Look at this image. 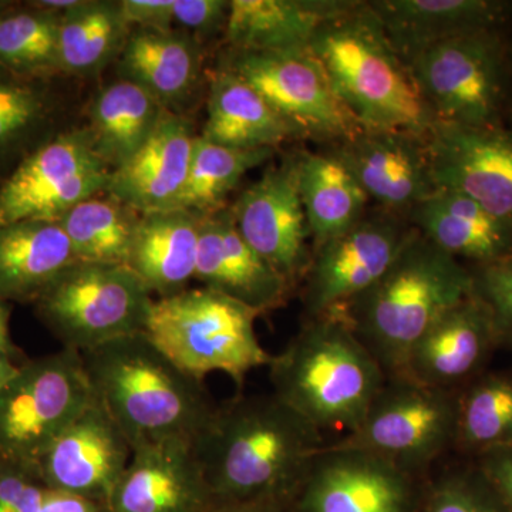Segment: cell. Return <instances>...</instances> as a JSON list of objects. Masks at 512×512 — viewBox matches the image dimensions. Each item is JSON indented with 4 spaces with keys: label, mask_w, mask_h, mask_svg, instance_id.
Segmentation results:
<instances>
[{
    "label": "cell",
    "mask_w": 512,
    "mask_h": 512,
    "mask_svg": "<svg viewBox=\"0 0 512 512\" xmlns=\"http://www.w3.org/2000/svg\"><path fill=\"white\" fill-rule=\"evenodd\" d=\"M474 293L473 272L416 228L390 268L342 311L387 379L402 377L410 350L448 309Z\"/></svg>",
    "instance_id": "3"
},
{
    "label": "cell",
    "mask_w": 512,
    "mask_h": 512,
    "mask_svg": "<svg viewBox=\"0 0 512 512\" xmlns=\"http://www.w3.org/2000/svg\"><path fill=\"white\" fill-rule=\"evenodd\" d=\"M500 346L490 312L473 293L443 313L417 340L402 377L458 392L483 375L485 365Z\"/></svg>",
    "instance_id": "18"
},
{
    "label": "cell",
    "mask_w": 512,
    "mask_h": 512,
    "mask_svg": "<svg viewBox=\"0 0 512 512\" xmlns=\"http://www.w3.org/2000/svg\"><path fill=\"white\" fill-rule=\"evenodd\" d=\"M478 470L512 512V444L473 458Z\"/></svg>",
    "instance_id": "43"
},
{
    "label": "cell",
    "mask_w": 512,
    "mask_h": 512,
    "mask_svg": "<svg viewBox=\"0 0 512 512\" xmlns=\"http://www.w3.org/2000/svg\"><path fill=\"white\" fill-rule=\"evenodd\" d=\"M201 136L221 146L245 150H275L285 141L305 137L298 127L272 109L254 87L225 69L212 76L207 123Z\"/></svg>",
    "instance_id": "28"
},
{
    "label": "cell",
    "mask_w": 512,
    "mask_h": 512,
    "mask_svg": "<svg viewBox=\"0 0 512 512\" xmlns=\"http://www.w3.org/2000/svg\"><path fill=\"white\" fill-rule=\"evenodd\" d=\"M424 480L375 454L326 441L292 504L296 512H417Z\"/></svg>",
    "instance_id": "14"
},
{
    "label": "cell",
    "mask_w": 512,
    "mask_h": 512,
    "mask_svg": "<svg viewBox=\"0 0 512 512\" xmlns=\"http://www.w3.org/2000/svg\"><path fill=\"white\" fill-rule=\"evenodd\" d=\"M76 262L59 222L20 221L0 227V301L35 303Z\"/></svg>",
    "instance_id": "27"
},
{
    "label": "cell",
    "mask_w": 512,
    "mask_h": 512,
    "mask_svg": "<svg viewBox=\"0 0 512 512\" xmlns=\"http://www.w3.org/2000/svg\"><path fill=\"white\" fill-rule=\"evenodd\" d=\"M156 97L120 79L97 94L87 128L94 151L111 171L127 163L146 143L164 113Z\"/></svg>",
    "instance_id": "31"
},
{
    "label": "cell",
    "mask_w": 512,
    "mask_h": 512,
    "mask_svg": "<svg viewBox=\"0 0 512 512\" xmlns=\"http://www.w3.org/2000/svg\"><path fill=\"white\" fill-rule=\"evenodd\" d=\"M195 137L184 117L164 110L146 143L111 171L104 192L138 215L173 211L190 171Z\"/></svg>",
    "instance_id": "22"
},
{
    "label": "cell",
    "mask_w": 512,
    "mask_h": 512,
    "mask_svg": "<svg viewBox=\"0 0 512 512\" xmlns=\"http://www.w3.org/2000/svg\"><path fill=\"white\" fill-rule=\"evenodd\" d=\"M274 396L326 437L355 431L386 383L382 366L338 313L305 319L268 365Z\"/></svg>",
    "instance_id": "4"
},
{
    "label": "cell",
    "mask_w": 512,
    "mask_h": 512,
    "mask_svg": "<svg viewBox=\"0 0 512 512\" xmlns=\"http://www.w3.org/2000/svg\"><path fill=\"white\" fill-rule=\"evenodd\" d=\"M512 134V133H511Z\"/></svg>",
    "instance_id": "49"
},
{
    "label": "cell",
    "mask_w": 512,
    "mask_h": 512,
    "mask_svg": "<svg viewBox=\"0 0 512 512\" xmlns=\"http://www.w3.org/2000/svg\"><path fill=\"white\" fill-rule=\"evenodd\" d=\"M22 363L15 357L0 350V393L8 387V384L18 375Z\"/></svg>",
    "instance_id": "47"
},
{
    "label": "cell",
    "mask_w": 512,
    "mask_h": 512,
    "mask_svg": "<svg viewBox=\"0 0 512 512\" xmlns=\"http://www.w3.org/2000/svg\"><path fill=\"white\" fill-rule=\"evenodd\" d=\"M133 456V447L97 400L46 448L37 473L49 490L106 505Z\"/></svg>",
    "instance_id": "17"
},
{
    "label": "cell",
    "mask_w": 512,
    "mask_h": 512,
    "mask_svg": "<svg viewBox=\"0 0 512 512\" xmlns=\"http://www.w3.org/2000/svg\"><path fill=\"white\" fill-rule=\"evenodd\" d=\"M210 488L191 441L168 440L133 450L107 512H214Z\"/></svg>",
    "instance_id": "19"
},
{
    "label": "cell",
    "mask_w": 512,
    "mask_h": 512,
    "mask_svg": "<svg viewBox=\"0 0 512 512\" xmlns=\"http://www.w3.org/2000/svg\"><path fill=\"white\" fill-rule=\"evenodd\" d=\"M457 406L458 392L392 377L359 427L328 443L375 454L404 473L426 478L454 451Z\"/></svg>",
    "instance_id": "8"
},
{
    "label": "cell",
    "mask_w": 512,
    "mask_h": 512,
    "mask_svg": "<svg viewBox=\"0 0 512 512\" xmlns=\"http://www.w3.org/2000/svg\"><path fill=\"white\" fill-rule=\"evenodd\" d=\"M241 237L293 289L302 284L313 251L298 184V157L265 171L231 207Z\"/></svg>",
    "instance_id": "15"
},
{
    "label": "cell",
    "mask_w": 512,
    "mask_h": 512,
    "mask_svg": "<svg viewBox=\"0 0 512 512\" xmlns=\"http://www.w3.org/2000/svg\"><path fill=\"white\" fill-rule=\"evenodd\" d=\"M214 512H296L292 503L235 505L217 508Z\"/></svg>",
    "instance_id": "46"
},
{
    "label": "cell",
    "mask_w": 512,
    "mask_h": 512,
    "mask_svg": "<svg viewBox=\"0 0 512 512\" xmlns=\"http://www.w3.org/2000/svg\"><path fill=\"white\" fill-rule=\"evenodd\" d=\"M437 188L461 192L512 228V134L437 123L426 138Z\"/></svg>",
    "instance_id": "16"
},
{
    "label": "cell",
    "mask_w": 512,
    "mask_h": 512,
    "mask_svg": "<svg viewBox=\"0 0 512 512\" xmlns=\"http://www.w3.org/2000/svg\"><path fill=\"white\" fill-rule=\"evenodd\" d=\"M200 215L173 210L140 215L127 268L157 298L188 289L197 266Z\"/></svg>",
    "instance_id": "26"
},
{
    "label": "cell",
    "mask_w": 512,
    "mask_h": 512,
    "mask_svg": "<svg viewBox=\"0 0 512 512\" xmlns=\"http://www.w3.org/2000/svg\"><path fill=\"white\" fill-rule=\"evenodd\" d=\"M153 301L127 266L76 261L33 306L64 349L86 353L144 333Z\"/></svg>",
    "instance_id": "7"
},
{
    "label": "cell",
    "mask_w": 512,
    "mask_h": 512,
    "mask_svg": "<svg viewBox=\"0 0 512 512\" xmlns=\"http://www.w3.org/2000/svg\"><path fill=\"white\" fill-rule=\"evenodd\" d=\"M407 67L439 123L498 126L504 56L494 30L443 40Z\"/></svg>",
    "instance_id": "10"
},
{
    "label": "cell",
    "mask_w": 512,
    "mask_h": 512,
    "mask_svg": "<svg viewBox=\"0 0 512 512\" xmlns=\"http://www.w3.org/2000/svg\"><path fill=\"white\" fill-rule=\"evenodd\" d=\"M131 30L119 2L79 0L60 15L59 74L100 72L123 52Z\"/></svg>",
    "instance_id": "32"
},
{
    "label": "cell",
    "mask_w": 512,
    "mask_h": 512,
    "mask_svg": "<svg viewBox=\"0 0 512 512\" xmlns=\"http://www.w3.org/2000/svg\"><path fill=\"white\" fill-rule=\"evenodd\" d=\"M55 117L50 80L26 79L0 67V183L55 134Z\"/></svg>",
    "instance_id": "33"
},
{
    "label": "cell",
    "mask_w": 512,
    "mask_h": 512,
    "mask_svg": "<svg viewBox=\"0 0 512 512\" xmlns=\"http://www.w3.org/2000/svg\"><path fill=\"white\" fill-rule=\"evenodd\" d=\"M140 215L116 198H87L60 218L76 261L127 265L131 242Z\"/></svg>",
    "instance_id": "37"
},
{
    "label": "cell",
    "mask_w": 512,
    "mask_h": 512,
    "mask_svg": "<svg viewBox=\"0 0 512 512\" xmlns=\"http://www.w3.org/2000/svg\"><path fill=\"white\" fill-rule=\"evenodd\" d=\"M274 148H232L195 137L190 171L174 210L205 215L225 208L229 192L237 187L245 174L268 163Z\"/></svg>",
    "instance_id": "35"
},
{
    "label": "cell",
    "mask_w": 512,
    "mask_h": 512,
    "mask_svg": "<svg viewBox=\"0 0 512 512\" xmlns=\"http://www.w3.org/2000/svg\"><path fill=\"white\" fill-rule=\"evenodd\" d=\"M417 512H511L473 461L424 480Z\"/></svg>",
    "instance_id": "38"
},
{
    "label": "cell",
    "mask_w": 512,
    "mask_h": 512,
    "mask_svg": "<svg viewBox=\"0 0 512 512\" xmlns=\"http://www.w3.org/2000/svg\"><path fill=\"white\" fill-rule=\"evenodd\" d=\"M298 184L313 251L365 217L369 197L336 153L298 156Z\"/></svg>",
    "instance_id": "30"
},
{
    "label": "cell",
    "mask_w": 512,
    "mask_h": 512,
    "mask_svg": "<svg viewBox=\"0 0 512 512\" xmlns=\"http://www.w3.org/2000/svg\"><path fill=\"white\" fill-rule=\"evenodd\" d=\"M46 493L36 468L0 457V512H39Z\"/></svg>",
    "instance_id": "40"
},
{
    "label": "cell",
    "mask_w": 512,
    "mask_h": 512,
    "mask_svg": "<svg viewBox=\"0 0 512 512\" xmlns=\"http://www.w3.org/2000/svg\"><path fill=\"white\" fill-rule=\"evenodd\" d=\"M258 316L222 293L188 288L154 299L144 335L194 379L224 373L242 387L248 373L272 360L256 335Z\"/></svg>",
    "instance_id": "6"
},
{
    "label": "cell",
    "mask_w": 512,
    "mask_h": 512,
    "mask_svg": "<svg viewBox=\"0 0 512 512\" xmlns=\"http://www.w3.org/2000/svg\"><path fill=\"white\" fill-rule=\"evenodd\" d=\"M119 69L121 79L143 87L170 110L197 86L200 45L184 32L134 29L120 53Z\"/></svg>",
    "instance_id": "29"
},
{
    "label": "cell",
    "mask_w": 512,
    "mask_h": 512,
    "mask_svg": "<svg viewBox=\"0 0 512 512\" xmlns=\"http://www.w3.org/2000/svg\"><path fill=\"white\" fill-rule=\"evenodd\" d=\"M413 227L448 255L476 266L512 256V228L461 192L437 188L410 211Z\"/></svg>",
    "instance_id": "25"
},
{
    "label": "cell",
    "mask_w": 512,
    "mask_h": 512,
    "mask_svg": "<svg viewBox=\"0 0 512 512\" xmlns=\"http://www.w3.org/2000/svg\"><path fill=\"white\" fill-rule=\"evenodd\" d=\"M227 63L303 136L345 141L363 131L311 50L234 52Z\"/></svg>",
    "instance_id": "12"
},
{
    "label": "cell",
    "mask_w": 512,
    "mask_h": 512,
    "mask_svg": "<svg viewBox=\"0 0 512 512\" xmlns=\"http://www.w3.org/2000/svg\"><path fill=\"white\" fill-rule=\"evenodd\" d=\"M309 50L363 130L426 140L439 123L367 3L323 25Z\"/></svg>",
    "instance_id": "5"
},
{
    "label": "cell",
    "mask_w": 512,
    "mask_h": 512,
    "mask_svg": "<svg viewBox=\"0 0 512 512\" xmlns=\"http://www.w3.org/2000/svg\"><path fill=\"white\" fill-rule=\"evenodd\" d=\"M414 227L393 215L366 218L313 251L302 281L305 319L342 311L379 281L402 251Z\"/></svg>",
    "instance_id": "13"
},
{
    "label": "cell",
    "mask_w": 512,
    "mask_h": 512,
    "mask_svg": "<svg viewBox=\"0 0 512 512\" xmlns=\"http://www.w3.org/2000/svg\"><path fill=\"white\" fill-rule=\"evenodd\" d=\"M350 173L387 210L412 211L437 190L426 140L396 131H360L336 151Z\"/></svg>",
    "instance_id": "21"
},
{
    "label": "cell",
    "mask_w": 512,
    "mask_h": 512,
    "mask_svg": "<svg viewBox=\"0 0 512 512\" xmlns=\"http://www.w3.org/2000/svg\"><path fill=\"white\" fill-rule=\"evenodd\" d=\"M474 295L484 303L497 329L501 346L512 349V256L471 269Z\"/></svg>",
    "instance_id": "39"
},
{
    "label": "cell",
    "mask_w": 512,
    "mask_h": 512,
    "mask_svg": "<svg viewBox=\"0 0 512 512\" xmlns=\"http://www.w3.org/2000/svg\"><path fill=\"white\" fill-rule=\"evenodd\" d=\"M94 400L82 353L63 348L26 360L0 393V457L37 470L46 448Z\"/></svg>",
    "instance_id": "9"
},
{
    "label": "cell",
    "mask_w": 512,
    "mask_h": 512,
    "mask_svg": "<svg viewBox=\"0 0 512 512\" xmlns=\"http://www.w3.org/2000/svg\"><path fill=\"white\" fill-rule=\"evenodd\" d=\"M357 5L345 0H229L225 39L234 52H303L323 25Z\"/></svg>",
    "instance_id": "23"
},
{
    "label": "cell",
    "mask_w": 512,
    "mask_h": 512,
    "mask_svg": "<svg viewBox=\"0 0 512 512\" xmlns=\"http://www.w3.org/2000/svg\"><path fill=\"white\" fill-rule=\"evenodd\" d=\"M110 173L87 130L52 134L0 183V227L57 222L74 205L104 192Z\"/></svg>",
    "instance_id": "11"
},
{
    "label": "cell",
    "mask_w": 512,
    "mask_h": 512,
    "mask_svg": "<svg viewBox=\"0 0 512 512\" xmlns=\"http://www.w3.org/2000/svg\"><path fill=\"white\" fill-rule=\"evenodd\" d=\"M194 279L259 316L281 308L293 291L241 237L227 207L201 217Z\"/></svg>",
    "instance_id": "20"
},
{
    "label": "cell",
    "mask_w": 512,
    "mask_h": 512,
    "mask_svg": "<svg viewBox=\"0 0 512 512\" xmlns=\"http://www.w3.org/2000/svg\"><path fill=\"white\" fill-rule=\"evenodd\" d=\"M229 0H174V23L208 37L227 25Z\"/></svg>",
    "instance_id": "41"
},
{
    "label": "cell",
    "mask_w": 512,
    "mask_h": 512,
    "mask_svg": "<svg viewBox=\"0 0 512 512\" xmlns=\"http://www.w3.org/2000/svg\"><path fill=\"white\" fill-rule=\"evenodd\" d=\"M12 5V2H6V0H0V12H3L6 8Z\"/></svg>",
    "instance_id": "48"
},
{
    "label": "cell",
    "mask_w": 512,
    "mask_h": 512,
    "mask_svg": "<svg viewBox=\"0 0 512 512\" xmlns=\"http://www.w3.org/2000/svg\"><path fill=\"white\" fill-rule=\"evenodd\" d=\"M10 318H12V303L0 301V350L15 357L20 363H25V357L15 345L10 333Z\"/></svg>",
    "instance_id": "45"
},
{
    "label": "cell",
    "mask_w": 512,
    "mask_h": 512,
    "mask_svg": "<svg viewBox=\"0 0 512 512\" xmlns=\"http://www.w3.org/2000/svg\"><path fill=\"white\" fill-rule=\"evenodd\" d=\"M130 28L173 30L174 0H120Z\"/></svg>",
    "instance_id": "42"
},
{
    "label": "cell",
    "mask_w": 512,
    "mask_h": 512,
    "mask_svg": "<svg viewBox=\"0 0 512 512\" xmlns=\"http://www.w3.org/2000/svg\"><path fill=\"white\" fill-rule=\"evenodd\" d=\"M512 444V375L483 373L458 390L454 451L473 460Z\"/></svg>",
    "instance_id": "34"
},
{
    "label": "cell",
    "mask_w": 512,
    "mask_h": 512,
    "mask_svg": "<svg viewBox=\"0 0 512 512\" xmlns=\"http://www.w3.org/2000/svg\"><path fill=\"white\" fill-rule=\"evenodd\" d=\"M367 5L406 66L443 40L494 30L507 8L494 0H379Z\"/></svg>",
    "instance_id": "24"
},
{
    "label": "cell",
    "mask_w": 512,
    "mask_h": 512,
    "mask_svg": "<svg viewBox=\"0 0 512 512\" xmlns=\"http://www.w3.org/2000/svg\"><path fill=\"white\" fill-rule=\"evenodd\" d=\"M39 512H107V507L99 501L90 500L82 495L47 488L45 500Z\"/></svg>",
    "instance_id": "44"
},
{
    "label": "cell",
    "mask_w": 512,
    "mask_h": 512,
    "mask_svg": "<svg viewBox=\"0 0 512 512\" xmlns=\"http://www.w3.org/2000/svg\"><path fill=\"white\" fill-rule=\"evenodd\" d=\"M326 439L274 396H237L192 441L215 510L293 503Z\"/></svg>",
    "instance_id": "1"
},
{
    "label": "cell",
    "mask_w": 512,
    "mask_h": 512,
    "mask_svg": "<svg viewBox=\"0 0 512 512\" xmlns=\"http://www.w3.org/2000/svg\"><path fill=\"white\" fill-rule=\"evenodd\" d=\"M60 13L32 2H12L0 12V67L26 79L59 76Z\"/></svg>",
    "instance_id": "36"
},
{
    "label": "cell",
    "mask_w": 512,
    "mask_h": 512,
    "mask_svg": "<svg viewBox=\"0 0 512 512\" xmlns=\"http://www.w3.org/2000/svg\"><path fill=\"white\" fill-rule=\"evenodd\" d=\"M94 397L131 447L194 441L215 404L204 382L164 356L144 333L82 353Z\"/></svg>",
    "instance_id": "2"
}]
</instances>
